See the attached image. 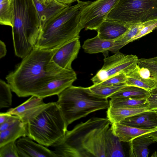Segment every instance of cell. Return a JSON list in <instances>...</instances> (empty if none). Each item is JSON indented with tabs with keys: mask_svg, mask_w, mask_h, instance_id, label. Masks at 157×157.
<instances>
[{
	"mask_svg": "<svg viewBox=\"0 0 157 157\" xmlns=\"http://www.w3.org/2000/svg\"><path fill=\"white\" fill-rule=\"evenodd\" d=\"M58 49L35 47L22 58L6 77L12 91L19 97L33 95L50 82L71 71L60 67L52 61Z\"/></svg>",
	"mask_w": 157,
	"mask_h": 157,
	"instance_id": "1",
	"label": "cell"
},
{
	"mask_svg": "<svg viewBox=\"0 0 157 157\" xmlns=\"http://www.w3.org/2000/svg\"><path fill=\"white\" fill-rule=\"evenodd\" d=\"M111 123L107 117H93L67 130L54 147L58 157H106L105 136Z\"/></svg>",
	"mask_w": 157,
	"mask_h": 157,
	"instance_id": "2",
	"label": "cell"
},
{
	"mask_svg": "<svg viewBox=\"0 0 157 157\" xmlns=\"http://www.w3.org/2000/svg\"><path fill=\"white\" fill-rule=\"evenodd\" d=\"M26 124L27 136L45 146L59 144L67 131V125L56 102L35 107L21 118Z\"/></svg>",
	"mask_w": 157,
	"mask_h": 157,
	"instance_id": "3",
	"label": "cell"
},
{
	"mask_svg": "<svg viewBox=\"0 0 157 157\" xmlns=\"http://www.w3.org/2000/svg\"><path fill=\"white\" fill-rule=\"evenodd\" d=\"M77 1L76 4L65 8L42 29L35 47L58 48L74 39L80 38L82 29L80 25L81 13L91 2Z\"/></svg>",
	"mask_w": 157,
	"mask_h": 157,
	"instance_id": "4",
	"label": "cell"
},
{
	"mask_svg": "<svg viewBox=\"0 0 157 157\" xmlns=\"http://www.w3.org/2000/svg\"><path fill=\"white\" fill-rule=\"evenodd\" d=\"M14 19L12 27L15 54L23 58L35 47L42 31L33 0H13Z\"/></svg>",
	"mask_w": 157,
	"mask_h": 157,
	"instance_id": "5",
	"label": "cell"
},
{
	"mask_svg": "<svg viewBox=\"0 0 157 157\" xmlns=\"http://www.w3.org/2000/svg\"><path fill=\"white\" fill-rule=\"evenodd\" d=\"M58 96L56 102L67 126L91 113L109 107L108 98L95 95L89 87L72 85Z\"/></svg>",
	"mask_w": 157,
	"mask_h": 157,
	"instance_id": "6",
	"label": "cell"
},
{
	"mask_svg": "<svg viewBox=\"0 0 157 157\" xmlns=\"http://www.w3.org/2000/svg\"><path fill=\"white\" fill-rule=\"evenodd\" d=\"M107 19L133 24L157 19V0H119Z\"/></svg>",
	"mask_w": 157,
	"mask_h": 157,
	"instance_id": "7",
	"label": "cell"
},
{
	"mask_svg": "<svg viewBox=\"0 0 157 157\" xmlns=\"http://www.w3.org/2000/svg\"><path fill=\"white\" fill-rule=\"evenodd\" d=\"M138 58L136 55H125L119 51L105 57L102 68L91 79L97 84L121 73L125 74L137 64Z\"/></svg>",
	"mask_w": 157,
	"mask_h": 157,
	"instance_id": "8",
	"label": "cell"
},
{
	"mask_svg": "<svg viewBox=\"0 0 157 157\" xmlns=\"http://www.w3.org/2000/svg\"><path fill=\"white\" fill-rule=\"evenodd\" d=\"M119 0H96L91 2L82 10L80 25L82 29L97 30L107 18Z\"/></svg>",
	"mask_w": 157,
	"mask_h": 157,
	"instance_id": "9",
	"label": "cell"
},
{
	"mask_svg": "<svg viewBox=\"0 0 157 157\" xmlns=\"http://www.w3.org/2000/svg\"><path fill=\"white\" fill-rule=\"evenodd\" d=\"M80 47L79 38L74 39L58 48L54 54L52 60L63 69L73 70L71 64L77 58Z\"/></svg>",
	"mask_w": 157,
	"mask_h": 157,
	"instance_id": "10",
	"label": "cell"
},
{
	"mask_svg": "<svg viewBox=\"0 0 157 157\" xmlns=\"http://www.w3.org/2000/svg\"><path fill=\"white\" fill-rule=\"evenodd\" d=\"M29 137H22L16 141L19 157H57L54 151L33 142Z\"/></svg>",
	"mask_w": 157,
	"mask_h": 157,
	"instance_id": "11",
	"label": "cell"
},
{
	"mask_svg": "<svg viewBox=\"0 0 157 157\" xmlns=\"http://www.w3.org/2000/svg\"><path fill=\"white\" fill-rule=\"evenodd\" d=\"M77 75L73 70L55 79L46 85L33 95L43 98L53 95H58L66 89L72 85L77 79Z\"/></svg>",
	"mask_w": 157,
	"mask_h": 157,
	"instance_id": "12",
	"label": "cell"
},
{
	"mask_svg": "<svg viewBox=\"0 0 157 157\" xmlns=\"http://www.w3.org/2000/svg\"><path fill=\"white\" fill-rule=\"evenodd\" d=\"M33 1L39 17L42 29L69 6L57 0H33Z\"/></svg>",
	"mask_w": 157,
	"mask_h": 157,
	"instance_id": "13",
	"label": "cell"
},
{
	"mask_svg": "<svg viewBox=\"0 0 157 157\" xmlns=\"http://www.w3.org/2000/svg\"><path fill=\"white\" fill-rule=\"evenodd\" d=\"M132 25L106 19L97 30V35L102 39L115 40L125 33Z\"/></svg>",
	"mask_w": 157,
	"mask_h": 157,
	"instance_id": "14",
	"label": "cell"
},
{
	"mask_svg": "<svg viewBox=\"0 0 157 157\" xmlns=\"http://www.w3.org/2000/svg\"><path fill=\"white\" fill-rule=\"evenodd\" d=\"M122 124L144 129L157 127V113L155 110H148L126 118Z\"/></svg>",
	"mask_w": 157,
	"mask_h": 157,
	"instance_id": "15",
	"label": "cell"
},
{
	"mask_svg": "<svg viewBox=\"0 0 157 157\" xmlns=\"http://www.w3.org/2000/svg\"><path fill=\"white\" fill-rule=\"evenodd\" d=\"M110 128L113 133L118 137L120 141L128 143L140 135L155 131L156 128L142 129L124 124L120 122L111 124Z\"/></svg>",
	"mask_w": 157,
	"mask_h": 157,
	"instance_id": "16",
	"label": "cell"
},
{
	"mask_svg": "<svg viewBox=\"0 0 157 157\" xmlns=\"http://www.w3.org/2000/svg\"><path fill=\"white\" fill-rule=\"evenodd\" d=\"M117 47L114 40L102 39L97 35L86 40L82 46L84 52L89 54L104 52L107 51L115 53L117 52Z\"/></svg>",
	"mask_w": 157,
	"mask_h": 157,
	"instance_id": "17",
	"label": "cell"
},
{
	"mask_svg": "<svg viewBox=\"0 0 157 157\" xmlns=\"http://www.w3.org/2000/svg\"><path fill=\"white\" fill-rule=\"evenodd\" d=\"M155 142L150 132L136 137L128 142L129 154L131 157H147L149 154L148 147Z\"/></svg>",
	"mask_w": 157,
	"mask_h": 157,
	"instance_id": "18",
	"label": "cell"
},
{
	"mask_svg": "<svg viewBox=\"0 0 157 157\" xmlns=\"http://www.w3.org/2000/svg\"><path fill=\"white\" fill-rule=\"evenodd\" d=\"M27 136L26 124L20 118L6 130L0 131V147Z\"/></svg>",
	"mask_w": 157,
	"mask_h": 157,
	"instance_id": "19",
	"label": "cell"
},
{
	"mask_svg": "<svg viewBox=\"0 0 157 157\" xmlns=\"http://www.w3.org/2000/svg\"><path fill=\"white\" fill-rule=\"evenodd\" d=\"M139 66L137 64L125 74L126 76L125 84L127 86L141 88L151 92L155 87L154 81L151 77L146 79L141 76L139 73Z\"/></svg>",
	"mask_w": 157,
	"mask_h": 157,
	"instance_id": "20",
	"label": "cell"
},
{
	"mask_svg": "<svg viewBox=\"0 0 157 157\" xmlns=\"http://www.w3.org/2000/svg\"><path fill=\"white\" fill-rule=\"evenodd\" d=\"M147 107L129 108L110 106L106 112L111 124L120 122L126 118L147 111Z\"/></svg>",
	"mask_w": 157,
	"mask_h": 157,
	"instance_id": "21",
	"label": "cell"
},
{
	"mask_svg": "<svg viewBox=\"0 0 157 157\" xmlns=\"http://www.w3.org/2000/svg\"><path fill=\"white\" fill-rule=\"evenodd\" d=\"M122 142L113 133L111 128H109L105 136L106 157H125Z\"/></svg>",
	"mask_w": 157,
	"mask_h": 157,
	"instance_id": "22",
	"label": "cell"
},
{
	"mask_svg": "<svg viewBox=\"0 0 157 157\" xmlns=\"http://www.w3.org/2000/svg\"><path fill=\"white\" fill-rule=\"evenodd\" d=\"M43 99L34 95L31 96L25 102L15 108L10 109L6 112L22 118L32 109L44 104Z\"/></svg>",
	"mask_w": 157,
	"mask_h": 157,
	"instance_id": "23",
	"label": "cell"
},
{
	"mask_svg": "<svg viewBox=\"0 0 157 157\" xmlns=\"http://www.w3.org/2000/svg\"><path fill=\"white\" fill-rule=\"evenodd\" d=\"M150 93L143 88L134 86L126 85L114 93L109 98H147Z\"/></svg>",
	"mask_w": 157,
	"mask_h": 157,
	"instance_id": "24",
	"label": "cell"
},
{
	"mask_svg": "<svg viewBox=\"0 0 157 157\" xmlns=\"http://www.w3.org/2000/svg\"><path fill=\"white\" fill-rule=\"evenodd\" d=\"M157 20V19L132 25L123 35L114 40L117 45V51H119L123 47L132 42V39L143 28Z\"/></svg>",
	"mask_w": 157,
	"mask_h": 157,
	"instance_id": "25",
	"label": "cell"
},
{
	"mask_svg": "<svg viewBox=\"0 0 157 157\" xmlns=\"http://www.w3.org/2000/svg\"><path fill=\"white\" fill-rule=\"evenodd\" d=\"M14 19L13 0H0V24L13 27Z\"/></svg>",
	"mask_w": 157,
	"mask_h": 157,
	"instance_id": "26",
	"label": "cell"
},
{
	"mask_svg": "<svg viewBox=\"0 0 157 157\" xmlns=\"http://www.w3.org/2000/svg\"><path fill=\"white\" fill-rule=\"evenodd\" d=\"M109 106L129 108L147 107L146 98H112L109 101Z\"/></svg>",
	"mask_w": 157,
	"mask_h": 157,
	"instance_id": "27",
	"label": "cell"
},
{
	"mask_svg": "<svg viewBox=\"0 0 157 157\" xmlns=\"http://www.w3.org/2000/svg\"><path fill=\"white\" fill-rule=\"evenodd\" d=\"M126 86L125 83L111 86H102L98 84H94L89 88L95 95L101 98H108Z\"/></svg>",
	"mask_w": 157,
	"mask_h": 157,
	"instance_id": "28",
	"label": "cell"
},
{
	"mask_svg": "<svg viewBox=\"0 0 157 157\" xmlns=\"http://www.w3.org/2000/svg\"><path fill=\"white\" fill-rule=\"evenodd\" d=\"M12 91L10 85L4 81L0 80V109L10 107L12 102Z\"/></svg>",
	"mask_w": 157,
	"mask_h": 157,
	"instance_id": "29",
	"label": "cell"
},
{
	"mask_svg": "<svg viewBox=\"0 0 157 157\" xmlns=\"http://www.w3.org/2000/svg\"><path fill=\"white\" fill-rule=\"evenodd\" d=\"M137 64L140 67L146 68L149 70L151 77L154 81L155 86V89L151 92H157V57L139 59Z\"/></svg>",
	"mask_w": 157,
	"mask_h": 157,
	"instance_id": "30",
	"label": "cell"
},
{
	"mask_svg": "<svg viewBox=\"0 0 157 157\" xmlns=\"http://www.w3.org/2000/svg\"><path fill=\"white\" fill-rule=\"evenodd\" d=\"M16 141H12L0 147V157H19Z\"/></svg>",
	"mask_w": 157,
	"mask_h": 157,
	"instance_id": "31",
	"label": "cell"
},
{
	"mask_svg": "<svg viewBox=\"0 0 157 157\" xmlns=\"http://www.w3.org/2000/svg\"><path fill=\"white\" fill-rule=\"evenodd\" d=\"M126 80V75L123 72L112 76L98 84L102 86H114L125 83Z\"/></svg>",
	"mask_w": 157,
	"mask_h": 157,
	"instance_id": "32",
	"label": "cell"
},
{
	"mask_svg": "<svg viewBox=\"0 0 157 157\" xmlns=\"http://www.w3.org/2000/svg\"><path fill=\"white\" fill-rule=\"evenodd\" d=\"M157 27V20L143 28L132 39V42L151 33Z\"/></svg>",
	"mask_w": 157,
	"mask_h": 157,
	"instance_id": "33",
	"label": "cell"
},
{
	"mask_svg": "<svg viewBox=\"0 0 157 157\" xmlns=\"http://www.w3.org/2000/svg\"><path fill=\"white\" fill-rule=\"evenodd\" d=\"M146 99L148 110H157V92L151 93Z\"/></svg>",
	"mask_w": 157,
	"mask_h": 157,
	"instance_id": "34",
	"label": "cell"
},
{
	"mask_svg": "<svg viewBox=\"0 0 157 157\" xmlns=\"http://www.w3.org/2000/svg\"><path fill=\"white\" fill-rule=\"evenodd\" d=\"M21 117L18 116L11 115L8 119L4 123L0 124V131L5 130L11 126Z\"/></svg>",
	"mask_w": 157,
	"mask_h": 157,
	"instance_id": "35",
	"label": "cell"
},
{
	"mask_svg": "<svg viewBox=\"0 0 157 157\" xmlns=\"http://www.w3.org/2000/svg\"><path fill=\"white\" fill-rule=\"evenodd\" d=\"M7 49L6 45L4 42L0 40V58L1 59L6 55Z\"/></svg>",
	"mask_w": 157,
	"mask_h": 157,
	"instance_id": "36",
	"label": "cell"
},
{
	"mask_svg": "<svg viewBox=\"0 0 157 157\" xmlns=\"http://www.w3.org/2000/svg\"><path fill=\"white\" fill-rule=\"evenodd\" d=\"M11 114L7 112L0 113V124L5 122L10 117Z\"/></svg>",
	"mask_w": 157,
	"mask_h": 157,
	"instance_id": "37",
	"label": "cell"
},
{
	"mask_svg": "<svg viewBox=\"0 0 157 157\" xmlns=\"http://www.w3.org/2000/svg\"><path fill=\"white\" fill-rule=\"evenodd\" d=\"M157 113V110H155ZM150 134L152 136L155 142H157V127L155 128V131L150 132Z\"/></svg>",
	"mask_w": 157,
	"mask_h": 157,
	"instance_id": "38",
	"label": "cell"
},
{
	"mask_svg": "<svg viewBox=\"0 0 157 157\" xmlns=\"http://www.w3.org/2000/svg\"><path fill=\"white\" fill-rule=\"evenodd\" d=\"M63 4L68 5L72 3L77 1V0H57Z\"/></svg>",
	"mask_w": 157,
	"mask_h": 157,
	"instance_id": "39",
	"label": "cell"
},
{
	"mask_svg": "<svg viewBox=\"0 0 157 157\" xmlns=\"http://www.w3.org/2000/svg\"></svg>",
	"mask_w": 157,
	"mask_h": 157,
	"instance_id": "40",
	"label": "cell"
}]
</instances>
